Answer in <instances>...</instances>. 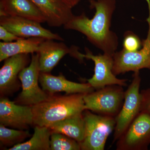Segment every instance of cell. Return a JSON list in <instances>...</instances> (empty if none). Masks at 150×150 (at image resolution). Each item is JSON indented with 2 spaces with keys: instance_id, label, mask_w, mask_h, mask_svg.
I'll return each mask as SVG.
<instances>
[{
  "instance_id": "1",
  "label": "cell",
  "mask_w": 150,
  "mask_h": 150,
  "mask_svg": "<svg viewBox=\"0 0 150 150\" xmlns=\"http://www.w3.org/2000/svg\"><path fill=\"white\" fill-rule=\"evenodd\" d=\"M90 8L96 10L89 19L84 13L75 16L64 25L65 29L82 33L87 39L103 53L113 56L118 46L117 34L110 29L116 0H88Z\"/></svg>"
},
{
  "instance_id": "2",
  "label": "cell",
  "mask_w": 150,
  "mask_h": 150,
  "mask_svg": "<svg viewBox=\"0 0 150 150\" xmlns=\"http://www.w3.org/2000/svg\"><path fill=\"white\" fill-rule=\"evenodd\" d=\"M84 95H51L46 100L32 106L33 125L49 127L67 118L81 114L86 110Z\"/></svg>"
},
{
  "instance_id": "3",
  "label": "cell",
  "mask_w": 150,
  "mask_h": 150,
  "mask_svg": "<svg viewBox=\"0 0 150 150\" xmlns=\"http://www.w3.org/2000/svg\"><path fill=\"white\" fill-rule=\"evenodd\" d=\"M124 97L123 86L112 85L85 94L83 99L86 110L115 118L123 106Z\"/></svg>"
},
{
  "instance_id": "4",
  "label": "cell",
  "mask_w": 150,
  "mask_h": 150,
  "mask_svg": "<svg viewBox=\"0 0 150 150\" xmlns=\"http://www.w3.org/2000/svg\"><path fill=\"white\" fill-rule=\"evenodd\" d=\"M85 134L81 143L82 150H103L108 138L115 129L114 117L96 114L86 110L83 112Z\"/></svg>"
},
{
  "instance_id": "5",
  "label": "cell",
  "mask_w": 150,
  "mask_h": 150,
  "mask_svg": "<svg viewBox=\"0 0 150 150\" xmlns=\"http://www.w3.org/2000/svg\"><path fill=\"white\" fill-rule=\"evenodd\" d=\"M32 54L29 66L24 68L18 75L22 91L15 101L18 104L31 106L46 100L51 96L38 85L40 73L39 54L38 53Z\"/></svg>"
},
{
  "instance_id": "6",
  "label": "cell",
  "mask_w": 150,
  "mask_h": 150,
  "mask_svg": "<svg viewBox=\"0 0 150 150\" xmlns=\"http://www.w3.org/2000/svg\"><path fill=\"white\" fill-rule=\"evenodd\" d=\"M149 9V16L146 21L149 30L146 39L142 41V48L135 51L125 49L116 52L113 56L112 72L115 76L129 71L136 72L142 69L150 70V0H146Z\"/></svg>"
},
{
  "instance_id": "7",
  "label": "cell",
  "mask_w": 150,
  "mask_h": 150,
  "mask_svg": "<svg viewBox=\"0 0 150 150\" xmlns=\"http://www.w3.org/2000/svg\"><path fill=\"white\" fill-rule=\"evenodd\" d=\"M141 80L139 71L134 72L132 81L125 91L123 106L115 118L113 143L123 135L141 112Z\"/></svg>"
},
{
  "instance_id": "8",
  "label": "cell",
  "mask_w": 150,
  "mask_h": 150,
  "mask_svg": "<svg viewBox=\"0 0 150 150\" xmlns=\"http://www.w3.org/2000/svg\"><path fill=\"white\" fill-rule=\"evenodd\" d=\"M150 144V115L140 112L117 141V150H146Z\"/></svg>"
},
{
  "instance_id": "9",
  "label": "cell",
  "mask_w": 150,
  "mask_h": 150,
  "mask_svg": "<svg viewBox=\"0 0 150 150\" xmlns=\"http://www.w3.org/2000/svg\"><path fill=\"white\" fill-rule=\"evenodd\" d=\"M85 51L86 54H82L83 58L91 59L94 62V74L92 77L87 80V82L95 90L112 85L123 87L127 85L128 80L118 79L112 73L113 56L104 53L94 55L87 48Z\"/></svg>"
},
{
  "instance_id": "10",
  "label": "cell",
  "mask_w": 150,
  "mask_h": 150,
  "mask_svg": "<svg viewBox=\"0 0 150 150\" xmlns=\"http://www.w3.org/2000/svg\"><path fill=\"white\" fill-rule=\"evenodd\" d=\"M0 25L15 35L23 38L39 37L63 41L59 34L41 26L38 22L17 16H0Z\"/></svg>"
},
{
  "instance_id": "11",
  "label": "cell",
  "mask_w": 150,
  "mask_h": 150,
  "mask_svg": "<svg viewBox=\"0 0 150 150\" xmlns=\"http://www.w3.org/2000/svg\"><path fill=\"white\" fill-rule=\"evenodd\" d=\"M0 124L19 130H27L33 125L32 106L18 104L6 98H1Z\"/></svg>"
},
{
  "instance_id": "12",
  "label": "cell",
  "mask_w": 150,
  "mask_h": 150,
  "mask_svg": "<svg viewBox=\"0 0 150 150\" xmlns=\"http://www.w3.org/2000/svg\"><path fill=\"white\" fill-rule=\"evenodd\" d=\"M30 62L29 54H20L5 60L0 70L1 96L10 94L19 88L18 75Z\"/></svg>"
},
{
  "instance_id": "13",
  "label": "cell",
  "mask_w": 150,
  "mask_h": 150,
  "mask_svg": "<svg viewBox=\"0 0 150 150\" xmlns=\"http://www.w3.org/2000/svg\"><path fill=\"white\" fill-rule=\"evenodd\" d=\"M39 82L44 91L50 95L58 92H65L67 94H86L95 90L87 83H78L68 80L62 74L54 76L49 73L40 72Z\"/></svg>"
},
{
  "instance_id": "14",
  "label": "cell",
  "mask_w": 150,
  "mask_h": 150,
  "mask_svg": "<svg viewBox=\"0 0 150 150\" xmlns=\"http://www.w3.org/2000/svg\"><path fill=\"white\" fill-rule=\"evenodd\" d=\"M52 27L65 25L74 16L72 8L62 0H31Z\"/></svg>"
},
{
  "instance_id": "15",
  "label": "cell",
  "mask_w": 150,
  "mask_h": 150,
  "mask_svg": "<svg viewBox=\"0 0 150 150\" xmlns=\"http://www.w3.org/2000/svg\"><path fill=\"white\" fill-rule=\"evenodd\" d=\"M54 40L45 39L40 45L38 52L40 72L50 73L64 56L71 54V48Z\"/></svg>"
},
{
  "instance_id": "16",
  "label": "cell",
  "mask_w": 150,
  "mask_h": 150,
  "mask_svg": "<svg viewBox=\"0 0 150 150\" xmlns=\"http://www.w3.org/2000/svg\"><path fill=\"white\" fill-rule=\"evenodd\" d=\"M8 16L46 22L45 17L31 0H0V16Z\"/></svg>"
},
{
  "instance_id": "17",
  "label": "cell",
  "mask_w": 150,
  "mask_h": 150,
  "mask_svg": "<svg viewBox=\"0 0 150 150\" xmlns=\"http://www.w3.org/2000/svg\"><path fill=\"white\" fill-rule=\"evenodd\" d=\"M45 38L39 37L23 38L14 42H0V62L20 54L38 53Z\"/></svg>"
},
{
  "instance_id": "18",
  "label": "cell",
  "mask_w": 150,
  "mask_h": 150,
  "mask_svg": "<svg viewBox=\"0 0 150 150\" xmlns=\"http://www.w3.org/2000/svg\"><path fill=\"white\" fill-rule=\"evenodd\" d=\"M48 128L51 133L64 134L80 144L84 138L86 123L82 113L55 123Z\"/></svg>"
},
{
  "instance_id": "19",
  "label": "cell",
  "mask_w": 150,
  "mask_h": 150,
  "mask_svg": "<svg viewBox=\"0 0 150 150\" xmlns=\"http://www.w3.org/2000/svg\"><path fill=\"white\" fill-rule=\"evenodd\" d=\"M51 132L48 127L35 126L32 138L27 142L18 144L8 150H51Z\"/></svg>"
},
{
  "instance_id": "20",
  "label": "cell",
  "mask_w": 150,
  "mask_h": 150,
  "mask_svg": "<svg viewBox=\"0 0 150 150\" xmlns=\"http://www.w3.org/2000/svg\"><path fill=\"white\" fill-rule=\"evenodd\" d=\"M30 136L27 130L8 129L0 124V143L1 146L13 147L22 143Z\"/></svg>"
},
{
  "instance_id": "21",
  "label": "cell",
  "mask_w": 150,
  "mask_h": 150,
  "mask_svg": "<svg viewBox=\"0 0 150 150\" xmlns=\"http://www.w3.org/2000/svg\"><path fill=\"white\" fill-rule=\"evenodd\" d=\"M51 150H80V144L76 140L60 133H51Z\"/></svg>"
},
{
  "instance_id": "22",
  "label": "cell",
  "mask_w": 150,
  "mask_h": 150,
  "mask_svg": "<svg viewBox=\"0 0 150 150\" xmlns=\"http://www.w3.org/2000/svg\"><path fill=\"white\" fill-rule=\"evenodd\" d=\"M142 42L138 35L131 31H126L124 33L123 40V48L129 51L139 50Z\"/></svg>"
},
{
  "instance_id": "23",
  "label": "cell",
  "mask_w": 150,
  "mask_h": 150,
  "mask_svg": "<svg viewBox=\"0 0 150 150\" xmlns=\"http://www.w3.org/2000/svg\"><path fill=\"white\" fill-rule=\"evenodd\" d=\"M141 112L150 115V88L141 92Z\"/></svg>"
},
{
  "instance_id": "24",
  "label": "cell",
  "mask_w": 150,
  "mask_h": 150,
  "mask_svg": "<svg viewBox=\"0 0 150 150\" xmlns=\"http://www.w3.org/2000/svg\"><path fill=\"white\" fill-rule=\"evenodd\" d=\"M21 38H23L17 36L2 25H0V39L3 40V42L7 43L13 42V41H16Z\"/></svg>"
},
{
  "instance_id": "25",
  "label": "cell",
  "mask_w": 150,
  "mask_h": 150,
  "mask_svg": "<svg viewBox=\"0 0 150 150\" xmlns=\"http://www.w3.org/2000/svg\"><path fill=\"white\" fill-rule=\"evenodd\" d=\"M62 1L68 6L72 8L80 2L82 0H62Z\"/></svg>"
}]
</instances>
